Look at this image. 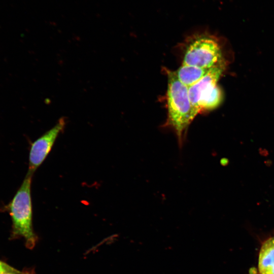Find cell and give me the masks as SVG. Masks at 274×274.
Wrapping results in <instances>:
<instances>
[{
  "label": "cell",
  "mask_w": 274,
  "mask_h": 274,
  "mask_svg": "<svg viewBox=\"0 0 274 274\" xmlns=\"http://www.w3.org/2000/svg\"><path fill=\"white\" fill-rule=\"evenodd\" d=\"M167 73L168 114L164 126L175 132L179 147L181 149L184 144L189 126L196 114L189 99L188 87L179 81L175 72L167 71Z\"/></svg>",
  "instance_id": "1"
},
{
  "label": "cell",
  "mask_w": 274,
  "mask_h": 274,
  "mask_svg": "<svg viewBox=\"0 0 274 274\" xmlns=\"http://www.w3.org/2000/svg\"><path fill=\"white\" fill-rule=\"evenodd\" d=\"M32 175L27 173L15 195L4 208L9 214L12 220L10 239L23 238L26 247L29 249L35 247L38 239L32 226Z\"/></svg>",
  "instance_id": "2"
},
{
  "label": "cell",
  "mask_w": 274,
  "mask_h": 274,
  "mask_svg": "<svg viewBox=\"0 0 274 274\" xmlns=\"http://www.w3.org/2000/svg\"><path fill=\"white\" fill-rule=\"evenodd\" d=\"M224 60L217 39L202 33L196 36L187 46L182 64L211 68Z\"/></svg>",
  "instance_id": "3"
},
{
  "label": "cell",
  "mask_w": 274,
  "mask_h": 274,
  "mask_svg": "<svg viewBox=\"0 0 274 274\" xmlns=\"http://www.w3.org/2000/svg\"><path fill=\"white\" fill-rule=\"evenodd\" d=\"M66 125L64 117L60 118L56 124L34 141L30 146L27 173L33 175L51 151L58 136Z\"/></svg>",
  "instance_id": "4"
},
{
  "label": "cell",
  "mask_w": 274,
  "mask_h": 274,
  "mask_svg": "<svg viewBox=\"0 0 274 274\" xmlns=\"http://www.w3.org/2000/svg\"><path fill=\"white\" fill-rule=\"evenodd\" d=\"M224 60L212 67L199 81L188 87L189 99L196 115L197 107L200 98L217 85V82L225 68Z\"/></svg>",
  "instance_id": "5"
},
{
  "label": "cell",
  "mask_w": 274,
  "mask_h": 274,
  "mask_svg": "<svg viewBox=\"0 0 274 274\" xmlns=\"http://www.w3.org/2000/svg\"><path fill=\"white\" fill-rule=\"evenodd\" d=\"M258 274H274V236L262 244L258 256Z\"/></svg>",
  "instance_id": "6"
},
{
  "label": "cell",
  "mask_w": 274,
  "mask_h": 274,
  "mask_svg": "<svg viewBox=\"0 0 274 274\" xmlns=\"http://www.w3.org/2000/svg\"><path fill=\"white\" fill-rule=\"evenodd\" d=\"M211 68L182 64L175 72L179 81L189 87L202 78Z\"/></svg>",
  "instance_id": "7"
},
{
  "label": "cell",
  "mask_w": 274,
  "mask_h": 274,
  "mask_svg": "<svg viewBox=\"0 0 274 274\" xmlns=\"http://www.w3.org/2000/svg\"><path fill=\"white\" fill-rule=\"evenodd\" d=\"M222 100V91L217 85L211 91L201 97L197 107L198 113L214 109L220 104Z\"/></svg>",
  "instance_id": "8"
},
{
  "label": "cell",
  "mask_w": 274,
  "mask_h": 274,
  "mask_svg": "<svg viewBox=\"0 0 274 274\" xmlns=\"http://www.w3.org/2000/svg\"><path fill=\"white\" fill-rule=\"evenodd\" d=\"M16 268L8 264L7 263L0 260V274L11 271Z\"/></svg>",
  "instance_id": "9"
},
{
  "label": "cell",
  "mask_w": 274,
  "mask_h": 274,
  "mask_svg": "<svg viewBox=\"0 0 274 274\" xmlns=\"http://www.w3.org/2000/svg\"><path fill=\"white\" fill-rule=\"evenodd\" d=\"M2 274H36V273L35 270L33 269H26L22 270L15 269L13 271L7 272Z\"/></svg>",
  "instance_id": "10"
}]
</instances>
